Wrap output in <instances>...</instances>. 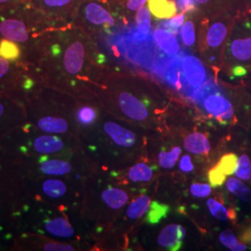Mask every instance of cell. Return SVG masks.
Segmentation results:
<instances>
[{"mask_svg": "<svg viewBox=\"0 0 251 251\" xmlns=\"http://www.w3.org/2000/svg\"><path fill=\"white\" fill-rule=\"evenodd\" d=\"M179 168L181 171H184V172H189V171L194 170V166L191 162V157L189 155H184L181 158L180 163H179Z\"/></svg>", "mask_w": 251, "mask_h": 251, "instance_id": "cell-41", "label": "cell"}, {"mask_svg": "<svg viewBox=\"0 0 251 251\" xmlns=\"http://www.w3.org/2000/svg\"><path fill=\"white\" fill-rule=\"evenodd\" d=\"M102 199L111 208H120L127 202V195L124 191L117 188H109L102 193Z\"/></svg>", "mask_w": 251, "mask_h": 251, "instance_id": "cell-23", "label": "cell"}, {"mask_svg": "<svg viewBox=\"0 0 251 251\" xmlns=\"http://www.w3.org/2000/svg\"><path fill=\"white\" fill-rule=\"evenodd\" d=\"M150 206H151L150 198L145 195H142L141 197L136 198L130 204V206H128L126 216L131 220L139 219L148 212Z\"/></svg>", "mask_w": 251, "mask_h": 251, "instance_id": "cell-22", "label": "cell"}, {"mask_svg": "<svg viewBox=\"0 0 251 251\" xmlns=\"http://www.w3.org/2000/svg\"><path fill=\"white\" fill-rule=\"evenodd\" d=\"M220 90L221 88L219 87L215 79L210 77L206 82H204L200 87H198V89L194 90L190 99L198 105H203L206 97H208L209 95L215 93Z\"/></svg>", "mask_w": 251, "mask_h": 251, "instance_id": "cell-19", "label": "cell"}, {"mask_svg": "<svg viewBox=\"0 0 251 251\" xmlns=\"http://www.w3.org/2000/svg\"><path fill=\"white\" fill-rule=\"evenodd\" d=\"M185 236V230L178 225L165 227L158 236V244L171 251H179L181 241Z\"/></svg>", "mask_w": 251, "mask_h": 251, "instance_id": "cell-13", "label": "cell"}, {"mask_svg": "<svg viewBox=\"0 0 251 251\" xmlns=\"http://www.w3.org/2000/svg\"><path fill=\"white\" fill-rule=\"evenodd\" d=\"M242 240L244 242L251 243V227L243 233Z\"/></svg>", "mask_w": 251, "mask_h": 251, "instance_id": "cell-44", "label": "cell"}, {"mask_svg": "<svg viewBox=\"0 0 251 251\" xmlns=\"http://www.w3.org/2000/svg\"><path fill=\"white\" fill-rule=\"evenodd\" d=\"M118 103L123 113L131 119L143 121L148 116L147 109L144 103L128 92H121L119 94Z\"/></svg>", "mask_w": 251, "mask_h": 251, "instance_id": "cell-11", "label": "cell"}, {"mask_svg": "<svg viewBox=\"0 0 251 251\" xmlns=\"http://www.w3.org/2000/svg\"><path fill=\"white\" fill-rule=\"evenodd\" d=\"M109 7L124 26L133 23L138 10L144 7L147 0H108Z\"/></svg>", "mask_w": 251, "mask_h": 251, "instance_id": "cell-7", "label": "cell"}, {"mask_svg": "<svg viewBox=\"0 0 251 251\" xmlns=\"http://www.w3.org/2000/svg\"><path fill=\"white\" fill-rule=\"evenodd\" d=\"M174 1H176V0H174Z\"/></svg>", "mask_w": 251, "mask_h": 251, "instance_id": "cell-48", "label": "cell"}, {"mask_svg": "<svg viewBox=\"0 0 251 251\" xmlns=\"http://www.w3.org/2000/svg\"><path fill=\"white\" fill-rule=\"evenodd\" d=\"M222 93L223 91L220 90L209 95L206 97L203 105L206 112L211 116L226 120L233 116V105Z\"/></svg>", "mask_w": 251, "mask_h": 251, "instance_id": "cell-9", "label": "cell"}, {"mask_svg": "<svg viewBox=\"0 0 251 251\" xmlns=\"http://www.w3.org/2000/svg\"><path fill=\"white\" fill-rule=\"evenodd\" d=\"M148 8L152 15L157 19H171L178 13L174 0H147Z\"/></svg>", "mask_w": 251, "mask_h": 251, "instance_id": "cell-15", "label": "cell"}, {"mask_svg": "<svg viewBox=\"0 0 251 251\" xmlns=\"http://www.w3.org/2000/svg\"><path fill=\"white\" fill-rule=\"evenodd\" d=\"M103 128L110 138L120 146L129 147L135 144L136 137L134 133L121 126L117 125L114 122H107L103 126Z\"/></svg>", "mask_w": 251, "mask_h": 251, "instance_id": "cell-14", "label": "cell"}, {"mask_svg": "<svg viewBox=\"0 0 251 251\" xmlns=\"http://www.w3.org/2000/svg\"><path fill=\"white\" fill-rule=\"evenodd\" d=\"M176 4L179 13H185L186 15L197 13L196 0H176Z\"/></svg>", "mask_w": 251, "mask_h": 251, "instance_id": "cell-37", "label": "cell"}, {"mask_svg": "<svg viewBox=\"0 0 251 251\" xmlns=\"http://www.w3.org/2000/svg\"><path fill=\"white\" fill-rule=\"evenodd\" d=\"M77 118L82 124L90 125L96 119V112L88 106L80 108L77 114Z\"/></svg>", "mask_w": 251, "mask_h": 251, "instance_id": "cell-36", "label": "cell"}, {"mask_svg": "<svg viewBox=\"0 0 251 251\" xmlns=\"http://www.w3.org/2000/svg\"><path fill=\"white\" fill-rule=\"evenodd\" d=\"M236 17L231 14L212 16L196 14L197 32L199 33L203 49L206 50H217L222 48L229 37Z\"/></svg>", "mask_w": 251, "mask_h": 251, "instance_id": "cell-2", "label": "cell"}, {"mask_svg": "<svg viewBox=\"0 0 251 251\" xmlns=\"http://www.w3.org/2000/svg\"><path fill=\"white\" fill-rule=\"evenodd\" d=\"M207 206L211 212V214L217 219L222 221H227L229 219H234L235 214L233 210H228L224 205L220 202L216 201L215 199H208L207 200Z\"/></svg>", "mask_w": 251, "mask_h": 251, "instance_id": "cell-28", "label": "cell"}, {"mask_svg": "<svg viewBox=\"0 0 251 251\" xmlns=\"http://www.w3.org/2000/svg\"><path fill=\"white\" fill-rule=\"evenodd\" d=\"M19 57L20 49L15 43L9 39L0 42V58H4L8 61H15Z\"/></svg>", "mask_w": 251, "mask_h": 251, "instance_id": "cell-30", "label": "cell"}, {"mask_svg": "<svg viewBox=\"0 0 251 251\" xmlns=\"http://www.w3.org/2000/svg\"><path fill=\"white\" fill-rule=\"evenodd\" d=\"M247 1V8H248V13L251 15V0H246Z\"/></svg>", "mask_w": 251, "mask_h": 251, "instance_id": "cell-45", "label": "cell"}, {"mask_svg": "<svg viewBox=\"0 0 251 251\" xmlns=\"http://www.w3.org/2000/svg\"><path fill=\"white\" fill-rule=\"evenodd\" d=\"M248 74V71L245 67H243L241 65H237L235 67H233L232 69V75L233 76H244Z\"/></svg>", "mask_w": 251, "mask_h": 251, "instance_id": "cell-43", "label": "cell"}, {"mask_svg": "<svg viewBox=\"0 0 251 251\" xmlns=\"http://www.w3.org/2000/svg\"><path fill=\"white\" fill-rule=\"evenodd\" d=\"M40 170L47 175H63L72 171V166L63 160H46L40 166Z\"/></svg>", "mask_w": 251, "mask_h": 251, "instance_id": "cell-24", "label": "cell"}, {"mask_svg": "<svg viewBox=\"0 0 251 251\" xmlns=\"http://www.w3.org/2000/svg\"><path fill=\"white\" fill-rule=\"evenodd\" d=\"M128 177L132 181H147L152 179V169L145 164H137L130 169Z\"/></svg>", "mask_w": 251, "mask_h": 251, "instance_id": "cell-29", "label": "cell"}, {"mask_svg": "<svg viewBox=\"0 0 251 251\" xmlns=\"http://www.w3.org/2000/svg\"><path fill=\"white\" fill-rule=\"evenodd\" d=\"M0 34L13 42H25L29 34L25 25L16 19H8L0 24Z\"/></svg>", "mask_w": 251, "mask_h": 251, "instance_id": "cell-12", "label": "cell"}, {"mask_svg": "<svg viewBox=\"0 0 251 251\" xmlns=\"http://www.w3.org/2000/svg\"><path fill=\"white\" fill-rule=\"evenodd\" d=\"M8 1H10V0H0V4H1V3H5V2H8Z\"/></svg>", "mask_w": 251, "mask_h": 251, "instance_id": "cell-47", "label": "cell"}, {"mask_svg": "<svg viewBox=\"0 0 251 251\" xmlns=\"http://www.w3.org/2000/svg\"><path fill=\"white\" fill-rule=\"evenodd\" d=\"M9 63L8 60L4 58H0V78L4 76L7 73L9 72Z\"/></svg>", "mask_w": 251, "mask_h": 251, "instance_id": "cell-42", "label": "cell"}, {"mask_svg": "<svg viewBox=\"0 0 251 251\" xmlns=\"http://www.w3.org/2000/svg\"><path fill=\"white\" fill-rule=\"evenodd\" d=\"M152 35L164 53L171 57L180 53L182 48L179 45L178 37L159 26L156 23H154V25L152 27Z\"/></svg>", "mask_w": 251, "mask_h": 251, "instance_id": "cell-10", "label": "cell"}, {"mask_svg": "<svg viewBox=\"0 0 251 251\" xmlns=\"http://www.w3.org/2000/svg\"><path fill=\"white\" fill-rule=\"evenodd\" d=\"M43 192L50 198H58L66 193V186L59 179H47L42 184Z\"/></svg>", "mask_w": 251, "mask_h": 251, "instance_id": "cell-26", "label": "cell"}, {"mask_svg": "<svg viewBox=\"0 0 251 251\" xmlns=\"http://www.w3.org/2000/svg\"><path fill=\"white\" fill-rule=\"evenodd\" d=\"M184 148L189 152L202 154L210 151V144L205 135L195 132L185 138Z\"/></svg>", "mask_w": 251, "mask_h": 251, "instance_id": "cell-18", "label": "cell"}, {"mask_svg": "<svg viewBox=\"0 0 251 251\" xmlns=\"http://www.w3.org/2000/svg\"><path fill=\"white\" fill-rule=\"evenodd\" d=\"M3 113H4V106L2 103H0V117L3 115Z\"/></svg>", "mask_w": 251, "mask_h": 251, "instance_id": "cell-46", "label": "cell"}, {"mask_svg": "<svg viewBox=\"0 0 251 251\" xmlns=\"http://www.w3.org/2000/svg\"><path fill=\"white\" fill-rule=\"evenodd\" d=\"M234 174L241 179H250L251 178V163L247 154H243L237 161V166Z\"/></svg>", "mask_w": 251, "mask_h": 251, "instance_id": "cell-33", "label": "cell"}, {"mask_svg": "<svg viewBox=\"0 0 251 251\" xmlns=\"http://www.w3.org/2000/svg\"><path fill=\"white\" fill-rule=\"evenodd\" d=\"M37 126L47 133H64L68 129L67 122L60 117H46L41 118Z\"/></svg>", "mask_w": 251, "mask_h": 251, "instance_id": "cell-20", "label": "cell"}, {"mask_svg": "<svg viewBox=\"0 0 251 251\" xmlns=\"http://www.w3.org/2000/svg\"><path fill=\"white\" fill-rule=\"evenodd\" d=\"M180 93L190 99L194 90L200 87L208 78V73L206 66L197 56L190 54L184 48L180 59Z\"/></svg>", "mask_w": 251, "mask_h": 251, "instance_id": "cell-4", "label": "cell"}, {"mask_svg": "<svg viewBox=\"0 0 251 251\" xmlns=\"http://www.w3.org/2000/svg\"><path fill=\"white\" fill-rule=\"evenodd\" d=\"M180 154V148L174 147L171 152H162L159 153V164L162 168L171 169L179 158Z\"/></svg>", "mask_w": 251, "mask_h": 251, "instance_id": "cell-34", "label": "cell"}, {"mask_svg": "<svg viewBox=\"0 0 251 251\" xmlns=\"http://www.w3.org/2000/svg\"><path fill=\"white\" fill-rule=\"evenodd\" d=\"M78 0H43L44 5L52 9H71Z\"/></svg>", "mask_w": 251, "mask_h": 251, "instance_id": "cell-38", "label": "cell"}, {"mask_svg": "<svg viewBox=\"0 0 251 251\" xmlns=\"http://www.w3.org/2000/svg\"><path fill=\"white\" fill-rule=\"evenodd\" d=\"M220 241L223 245H225V247L230 249L231 251H244L247 250V247L245 245H243L242 243L238 242L233 232L229 229L225 230L223 233L220 234Z\"/></svg>", "mask_w": 251, "mask_h": 251, "instance_id": "cell-31", "label": "cell"}, {"mask_svg": "<svg viewBox=\"0 0 251 251\" xmlns=\"http://www.w3.org/2000/svg\"><path fill=\"white\" fill-rule=\"evenodd\" d=\"M86 58V48L81 40H75L67 47L63 55V66L69 75L81 72Z\"/></svg>", "mask_w": 251, "mask_h": 251, "instance_id": "cell-8", "label": "cell"}, {"mask_svg": "<svg viewBox=\"0 0 251 251\" xmlns=\"http://www.w3.org/2000/svg\"><path fill=\"white\" fill-rule=\"evenodd\" d=\"M112 43L118 55L126 63L150 73L160 79L162 75L175 57L164 53L152 35H144L134 27L133 23L118 28L113 34Z\"/></svg>", "mask_w": 251, "mask_h": 251, "instance_id": "cell-1", "label": "cell"}, {"mask_svg": "<svg viewBox=\"0 0 251 251\" xmlns=\"http://www.w3.org/2000/svg\"><path fill=\"white\" fill-rule=\"evenodd\" d=\"M225 178H226V175L219 169L217 165L208 171V179L211 186L213 187L223 185L225 182Z\"/></svg>", "mask_w": 251, "mask_h": 251, "instance_id": "cell-35", "label": "cell"}, {"mask_svg": "<svg viewBox=\"0 0 251 251\" xmlns=\"http://www.w3.org/2000/svg\"><path fill=\"white\" fill-rule=\"evenodd\" d=\"M237 161L238 158L234 153H227L221 158L217 166L227 176L234 173L237 166Z\"/></svg>", "mask_w": 251, "mask_h": 251, "instance_id": "cell-32", "label": "cell"}, {"mask_svg": "<svg viewBox=\"0 0 251 251\" xmlns=\"http://www.w3.org/2000/svg\"><path fill=\"white\" fill-rule=\"evenodd\" d=\"M80 17L84 23L93 28L111 29L117 25L124 27V25L114 15L112 10L104 3L99 0H87L80 8Z\"/></svg>", "mask_w": 251, "mask_h": 251, "instance_id": "cell-5", "label": "cell"}, {"mask_svg": "<svg viewBox=\"0 0 251 251\" xmlns=\"http://www.w3.org/2000/svg\"><path fill=\"white\" fill-rule=\"evenodd\" d=\"M227 188L232 194L240 198L243 201H251V191L241 180L235 178L228 179Z\"/></svg>", "mask_w": 251, "mask_h": 251, "instance_id": "cell-25", "label": "cell"}, {"mask_svg": "<svg viewBox=\"0 0 251 251\" xmlns=\"http://www.w3.org/2000/svg\"><path fill=\"white\" fill-rule=\"evenodd\" d=\"M63 148V141L55 136H40L34 142V149L40 153H53L59 152Z\"/></svg>", "mask_w": 251, "mask_h": 251, "instance_id": "cell-16", "label": "cell"}, {"mask_svg": "<svg viewBox=\"0 0 251 251\" xmlns=\"http://www.w3.org/2000/svg\"><path fill=\"white\" fill-rule=\"evenodd\" d=\"M170 210V207L165 204H160L158 202H152L150 209L147 212L146 222L150 225H155L159 223L162 218L166 217Z\"/></svg>", "mask_w": 251, "mask_h": 251, "instance_id": "cell-27", "label": "cell"}, {"mask_svg": "<svg viewBox=\"0 0 251 251\" xmlns=\"http://www.w3.org/2000/svg\"><path fill=\"white\" fill-rule=\"evenodd\" d=\"M45 251H74L71 246L63 245V244H55L50 243L44 247Z\"/></svg>", "mask_w": 251, "mask_h": 251, "instance_id": "cell-40", "label": "cell"}, {"mask_svg": "<svg viewBox=\"0 0 251 251\" xmlns=\"http://www.w3.org/2000/svg\"><path fill=\"white\" fill-rule=\"evenodd\" d=\"M191 194L197 198H206L210 195L211 187L208 184H200V183H194L192 184Z\"/></svg>", "mask_w": 251, "mask_h": 251, "instance_id": "cell-39", "label": "cell"}, {"mask_svg": "<svg viewBox=\"0 0 251 251\" xmlns=\"http://www.w3.org/2000/svg\"><path fill=\"white\" fill-rule=\"evenodd\" d=\"M229 52L237 62L251 61V15H238L230 33Z\"/></svg>", "mask_w": 251, "mask_h": 251, "instance_id": "cell-3", "label": "cell"}, {"mask_svg": "<svg viewBox=\"0 0 251 251\" xmlns=\"http://www.w3.org/2000/svg\"><path fill=\"white\" fill-rule=\"evenodd\" d=\"M187 21L179 28V37L185 48H190L197 42V20L196 13L187 15Z\"/></svg>", "mask_w": 251, "mask_h": 251, "instance_id": "cell-17", "label": "cell"}, {"mask_svg": "<svg viewBox=\"0 0 251 251\" xmlns=\"http://www.w3.org/2000/svg\"><path fill=\"white\" fill-rule=\"evenodd\" d=\"M47 231L59 237H71L74 229L67 220L63 218H56L46 223Z\"/></svg>", "mask_w": 251, "mask_h": 251, "instance_id": "cell-21", "label": "cell"}, {"mask_svg": "<svg viewBox=\"0 0 251 251\" xmlns=\"http://www.w3.org/2000/svg\"><path fill=\"white\" fill-rule=\"evenodd\" d=\"M197 13L200 16L248 13L246 0H196Z\"/></svg>", "mask_w": 251, "mask_h": 251, "instance_id": "cell-6", "label": "cell"}]
</instances>
